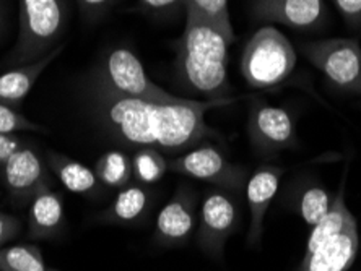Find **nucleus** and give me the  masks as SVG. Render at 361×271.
Instances as JSON below:
<instances>
[{
    "mask_svg": "<svg viewBox=\"0 0 361 271\" xmlns=\"http://www.w3.org/2000/svg\"><path fill=\"white\" fill-rule=\"evenodd\" d=\"M236 98L185 99L161 104L124 96L94 75L90 84V114L99 130L118 145L132 150L152 148L160 153H183L216 137L205 114L231 104Z\"/></svg>",
    "mask_w": 361,
    "mask_h": 271,
    "instance_id": "obj_1",
    "label": "nucleus"
},
{
    "mask_svg": "<svg viewBox=\"0 0 361 271\" xmlns=\"http://www.w3.org/2000/svg\"><path fill=\"white\" fill-rule=\"evenodd\" d=\"M230 44L212 21L194 12H185L184 33L174 44L180 82L207 99L230 98L226 75Z\"/></svg>",
    "mask_w": 361,
    "mask_h": 271,
    "instance_id": "obj_2",
    "label": "nucleus"
},
{
    "mask_svg": "<svg viewBox=\"0 0 361 271\" xmlns=\"http://www.w3.org/2000/svg\"><path fill=\"white\" fill-rule=\"evenodd\" d=\"M63 26L62 0H18V36L8 63L20 67L51 54L61 46Z\"/></svg>",
    "mask_w": 361,
    "mask_h": 271,
    "instance_id": "obj_3",
    "label": "nucleus"
},
{
    "mask_svg": "<svg viewBox=\"0 0 361 271\" xmlns=\"http://www.w3.org/2000/svg\"><path fill=\"white\" fill-rule=\"evenodd\" d=\"M296 65L290 39L274 26H262L244 47L241 73L249 87L265 89L285 82Z\"/></svg>",
    "mask_w": 361,
    "mask_h": 271,
    "instance_id": "obj_4",
    "label": "nucleus"
},
{
    "mask_svg": "<svg viewBox=\"0 0 361 271\" xmlns=\"http://www.w3.org/2000/svg\"><path fill=\"white\" fill-rule=\"evenodd\" d=\"M94 75L103 80L111 89L124 94V96L161 104L183 103V101L189 99L171 94L166 89L158 87L157 83H153L148 78L140 58L126 47H116V49L109 51V54L104 57L103 65Z\"/></svg>",
    "mask_w": 361,
    "mask_h": 271,
    "instance_id": "obj_5",
    "label": "nucleus"
},
{
    "mask_svg": "<svg viewBox=\"0 0 361 271\" xmlns=\"http://www.w3.org/2000/svg\"><path fill=\"white\" fill-rule=\"evenodd\" d=\"M302 54L337 88L361 94V47L357 39L332 38L306 42Z\"/></svg>",
    "mask_w": 361,
    "mask_h": 271,
    "instance_id": "obj_6",
    "label": "nucleus"
},
{
    "mask_svg": "<svg viewBox=\"0 0 361 271\" xmlns=\"http://www.w3.org/2000/svg\"><path fill=\"white\" fill-rule=\"evenodd\" d=\"M168 168L171 172L219 185L226 190H238L246 184L244 169L231 163L219 148L207 143L168 161Z\"/></svg>",
    "mask_w": 361,
    "mask_h": 271,
    "instance_id": "obj_7",
    "label": "nucleus"
},
{
    "mask_svg": "<svg viewBox=\"0 0 361 271\" xmlns=\"http://www.w3.org/2000/svg\"><path fill=\"white\" fill-rule=\"evenodd\" d=\"M247 135L254 150L261 155H277L296 146L293 117L285 108L254 101L247 115Z\"/></svg>",
    "mask_w": 361,
    "mask_h": 271,
    "instance_id": "obj_8",
    "label": "nucleus"
},
{
    "mask_svg": "<svg viewBox=\"0 0 361 271\" xmlns=\"http://www.w3.org/2000/svg\"><path fill=\"white\" fill-rule=\"evenodd\" d=\"M2 179L8 195L21 203H30L36 195L52 189V179L44 161L25 143L7 158Z\"/></svg>",
    "mask_w": 361,
    "mask_h": 271,
    "instance_id": "obj_9",
    "label": "nucleus"
},
{
    "mask_svg": "<svg viewBox=\"0 0 361 271\" xmlns=\"http://www.w3.org/2000/svg\"><path fill=\"white\" fill-rule=\"evenodd\" d=\"M238 225L235 201L223 192H210L202 200L197 225V241L202 251L219 258Z\"/></svg>",
    "mask_w": 361,
    "mask_h": 271,
    "instance_id": "obj_10",
    "label": "nucleus"
},
{
    "mask_svg": "<svg viewBox=\"0 0 361 271\" xmlns=\"http://www.w3.org/2000/svg\"><path fill=\"white\" fill-rule=\"evenodd\" d=\"M199 225L197 200L188 185L178 187L157 218L155 239L161 246H183Z\"/></svg>",
    "mask_w": 361,
    "mask_h": 271,
    "instance_id": "obj_11",
    "label": "nucleus"
},
{
    "mask_svg": "<svg viewBox=\"0 0 361 271\" xmlns=\"http://www.w3.org/2000/svg\"><path fill=\"white\" fill-rule=\"evenodd\" d=\"M254 13L262 21L280 23L296 31H310L322 23L324 0H256Z\"/></svg>",
    "mask_w": 361,
    "mask_h": 271,
    "instance_id": "obj_12",
    "label": "nucleus"
},
{
    "mask_svg": "<svg viewBox=\"0 0 361 271\" xmlns=\"http://www.w3.org/2000/svg\"><path fill=\"white\" fill-rule=\"evenodd\" d=\"M358 226L353 215L345 222L342 231L326 244L302 258L300 271H347L358 253Z\"/></svg>",
    "mask_w": 361,
    "mask_h": 271,
    "instance_id": "obj_13",
    "label": "nucleus"
},
{
    "mask_svg": "<svg viewBox=\"0 0 361 271\" xmlns=\"http://www.w3.org/2000/svg\"><path fill=\"white\" fill-rule=\"evenodd\" d=\"M283 169L277 166H262L252 172L246 185V200L251 211V225H249L247 241L251 246L257 244L262 237L264 218L267 213L270 201L279 190V184Z\"/></svg>",
    "mask_w": 361,
    "mask_h": 271,
    "instance_id": "obj_14",
    "label": "nucleus"
},
{
    "mask_svg": "<svg viewBox=\"0 0 361 271\" xmlns=\"http://www.w3.org/2000/svg\"><path fill=\"white\" fill-rule=\"evenodd\" d=\"M66 210H63L62 196L54 190H44L30 201L28 211V237L35 241H46L59 236Z\"/></svg>",
    "mask_w": 361,
    "mask_h": 271,
    "instance_id": "obj_15",
    "label": "nucleus"
},
{
    "mask_svg": "<svg viewBox=\"0 0 361 271\" xmlns=\"http://www.w3.org/2000/svg\"><path fill=\"white\" fill-rule=\"evenodd\" d=\"M63 46L56 47L51 54L39 58V61L25 63V65L15 67L12 70L5 72L0 75V104L5 106H18L23 101L38 78L42 75V72L61 56Z\"/></svg>",
    "mask_w": 361,
    "mask_h": 271,
    "instance_id": "obj_16",
    "label": "nucleus"
},
{
    "mask_svg": "<svg viewBox=\"0 0 361 271\" xmlns=\"http://www.w3.org/2000/svg\"><path fill=\"white\" fill-rule=\"evenodd\" d=\"M47 164L68 192L94 198V196H99L101 189L104 187L93 169L85 166L77 159L62 155V153L47 151Z\"/></svg>",
    "mask_w": 361,
    "mask_h": 271,
    "instance_id": "obj_17",
    "label": "nucleus"
},
{
    "mask_svg": "<svg viewBox=\"0 0 361 271\" xmlns=\"http://www.w3.org/2000/svg\"><path fill=\"white\" fill-rule=\"evenodd\" d=\"M148 206H150L148 190L139 182H130L126 187L119 189V194L116 195L113 203L101 213V221L106 225L129 226L147 213Z\"/></svg>",
    "mask_w": 361,
    "mask_h": 271,
    "instance_id": "obj_18",
    "label": "nucleus"
},
{
    "mask_svg": "<svg viewBox=\"0 0 361 271\" xmlns=\"http://www.w3.org/2000/svg\"><path fill=\"white\" fill-rule=\"evenodd\" d=\"M350 216H352V211H350L347 208V205H345L343 182H342L341 192H338L336 198L332 200L331 208H329L327 215L324 216L314 227H312L310 237H307L305 258L310 257L314 251H317V248H319L322 244H326L329 239H332L336 234L341 232Z\"/></svg>",
    "mask_w": 361,
    "mask_h": 271,
    "instance_id": "obj_19",
    "label": "nucleus"
},
{
    "mask_svg": "<svg viewBox=\"0 0 361 271\" xmlns=\"http://www.w3.org/2000/svg\"><path fill=\"white\" fill-rule=\"evenodd\" d=\"M93 171L99 182L109 189H122L134 179L132 158L119 150L103 153L94 163Z\"/></svg>",
    "mask_w": 361,
    "mask_h": 271,
    "instance_id": "obj_20",
    "label": "nucleus"
},
{
    "mask_svg": "<svg viewBox=\"0 0 361 271\" xmlns=\"http://www.w3.org/2000/svg\"><path fill=\"white\" fill-rule=\"evenodd\" d=\"M0 271H47L42 252L36 246L0 248Z\"/></svg>",
    "mask_w": 361,
    "mask_h": 271,
    "instance_id": "obj_21",
    "label": "nucleus"
},
{
    "mask_svg": "<svg viewBox=\"0 0 361 271\" xmlns=\"http://www.w3.org/2000/svg\"><path fill=\"white\" fill-rule=\"evenodd\" d=\"M132 168H134V179L139 184H157L163 175L169 171L168 159L163 153L152 150V148H140L135 150L132 156Z\"/></svg>",
    "mask_w": 361,
    "mask_h": 271,
    "instance_id": "obj_22",
    "label": "nucleus"
},
{
    "mask_svg": "<svg viewBox=\"0 0 361 271\" xmlns=\"http://www.w3.org/2000/svg\"><path fill=\"white\" fill-rule=\"evenodd\" d=\"M184 7L185 12H194L212 21L226 36L228 41H235V31L228 12V0H184Z\"/></svg>",
    "mask_w": 361,
    "mask_h": 271,
    "instance_id": "obj_23",
    "label": "nucleus"
},
{
    "mask_svg": "<svg viewBox=\"0 0 361 271\" xmlns=\"http://www.w3.org/2000/svg\"><path fill=\"white\" fill-rule=\"evenodd\" d=\"M331 198L322 187H307L300 198V215L307 226L314 227L331 208Z\"/></svg>",
    "mask_w": 361,
    "mask_h": 271,
    "instance_id": "obj_24",
    "label": "nucleus"
},
{
    "mask_svg": "<svg viewBox=\"0 0 361 271\" xmlns=\"http://www.w3.org/2000/svg\"><path fill=\"white\" fill-rule=\"evenodd\" d=\"M42 127L20 114L12 106L0 104V135H13L17 132H39Z\"/></svg>",
    "mask_w": 361,
    "mask_h": 271,
    "instance_id": "obj_25",
    "label": "nucleus"
},
{
    "mask_svg": "<svg viewBox=\"0 0 361 271\" xmlns=\"http://www.w3.org/2000/svg\"><path fill=\"white\" fill-rule=\"evenodd\" d=\"M338 13L342 15L352 30L361 31V0H332Z\"/></svg>",
    "mask_w": 361,
    "mask_h": 271,
    "instance_id": "obj_26",
    "label": "nucleus"
},
{
    "mask_svg": "<svg viewBox=\"0 0 361 271\" xmlns=\"http://www.w3.org/2000/svg\"><path fill=\"white\" fill-rule=\"evenodd\" d=\"M20 227L21 225L17 218L0 211V247L5 246L8 241H12L20 232Z\"/></svg>",
    "mask_w": 361,
    "mask_h": 271,
    "instance_id": "obj_27",
    "label": "nucleus"
},
{
    "mask_svg": "<svg viewBox=\"0 0 361 271\" xmlns=\"http://www.w3.org/2000/svg\"><path fill=\"white\" fill-rule=\"evenodd\" d=\"M21 143L23 141L13 135H0V177H2L4 174V166L7 158L17 150Z\"/></svg>",
    "mask_w": 361,
    "mask_h": 271,
    "instance_id": "obj_28",
    "label": "nucleus"
},
{
    "mask_svg": "<svg viewBox=\"0 0 361 271\" xmlns=\"http://www.w3.org/2000/svg\"><path fill=\"white\" fill-rule=\"evenodd\" d=\"M139 4L148 12H163V10H169L179 4L184 7V0H139Z\"/></svg>",
    "mask_w": 361,
    "mask_h": 271,
    "instance_id": "obj_29",
    "label": "nucleus"
},
{
    "mask_svg": "<svg viewBox=\"0 0 361 271\" xmlns=\"http://www.w3.org/2000/svg\"><path fill=\"white\" fill-rule=\"evenodd\" d=\"M77 2L87 13H97L104 10L106 7H109L114 0H77Z\"/></svg>",
    "mask_w": 361,
    "mask_h": 271,
    "instance_id": "obj_30",
    "label": "nucleus"
},
{
    "mask_svg": "<svg viewBox=\"0 0 361 271\" xmlns=\"http://www.w3.org/2000/svg\"><path fill=\"white\" fill-rule=\"evenodd\" d=\"M0 20H2V8H0Z\"/></svg>",
    "mask_w": 361,
    "mask_h": 271,
    "instance_id": "obj_31",
    "label": "nucleus"
},
{
    "mask_svg": "<svg viewBox=\"0 0 361 271\" xmlns=\"http://www.w3.org/2000/svg\"><path fill=\"white\" fill-rule=\"evenodd\" d=\"M47 271H57V270H47Z\"/></svg>",
    "mask_w": 361,
    "mask_h": 271,
    "instance_id": "obj_32",
    "label": "nucleus"
}]
</instances>
